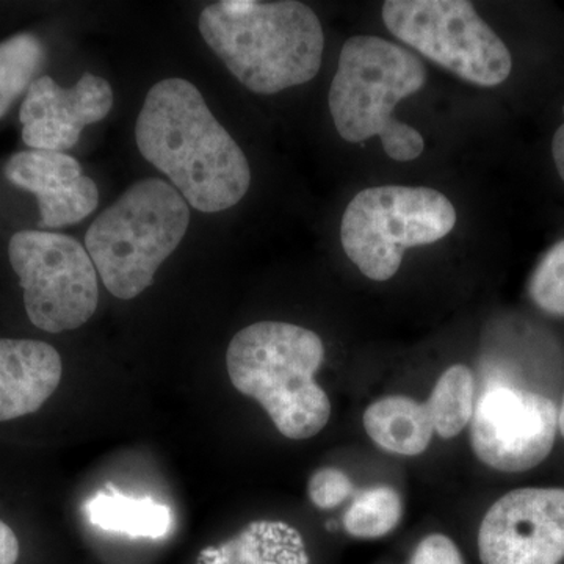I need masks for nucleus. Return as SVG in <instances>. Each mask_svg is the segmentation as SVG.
<instances>
[{"instance_id": "f257e3e1", "label": "nucleus", "mask_w": 564, "mask_h": 564, "mask_svg": "<svg viewBox=\"0 0 564 564\" xmlns=\"http://www.w3.org/2000/svg\"><path fill=\"white\" fill-rule=\"evenodd\" d=\"M135 140L141 155L166 174L195 209H231L250 191L247 155L192 82L165 79L148 91Z\"/></svg>"}, {"instance_id": "f03ea898", "label": "nucleus", "mask_w": 564, "mask_h": 564, "mask_svg": "<svg viewBox=\"0 0 564 564\" xmlns=\"http://www.w3.org/2000/svg\"><path fill=\"white\" fill-rule=\"evenodd\" d=\"M198 25L232 76L258 95L299 87L321 70L325 35L302 2L223 0L202 11Z\"/></svg>"}, {"instance_id": "7ed1b4c3", "label": "nucleus", "mask_w": 564, "mask_h": 564, "mask_svg": "<svg viewBox=\"0 0 564 564\" xmlns=\"http://www.w3.org/2000/svg\"><path fill=\"white\" fill-rule=\"evenodd\" d=\"M325 359L321 337L285 322H258L234 336L226 367L237 391L262 404L289 440H310L332 417L328 395L315 381Z\"/></svg>"}, {"instance_id": "20e7f679", "label": "nucleus", "mask_w": 564, "mask_h": 564, "mask_svg": "<svg viewBox=\"0 0 564 564\" xmlns=\"http://www.w3.org/2000/svg\"><path fill=\"white\" fill-rule=\"evenodd\" d=\"M425 84V66L413 52L380 36H351L340 51L329 88V111L337 132L350 143L378 135L393 161H414L425 150V140L397 120L393 109Z\"/></svg>"}, {"instance_id": "39448f33", "label": "nucleus", "mask_w": 564, "mask_h": 564, "mask_svg": "<svg viewBox=\"0 0 564 564\" xmlns=\"http://www.w3.org/2000/svg\"><path fill=\"white\" fill-rule=\"evenodd\" d=\"M191 225V207L173 185L137 182L91 223L87 252L104 285L120 300L147 291Z\"/></svg>"}, {"instance_id": "423d86ee", "label": "nucleus", "mask_w": 564, "mask_h": 564, "mask_svg": "<svg viewBox=\"0 0 564 564\" xmlns=\"http://www.w3.org/2000/svg\"><path fill=\"white\" fill-rule=\"evenodd\" d=\"M456 225L454 204L429 187L381 185L359 192L340 223L345 254L364 276L391 280L406 248L444 239Z\"/></svg>"}, {"instance_id": "0eeeda50", "label": "nucleus", "mask_w": 564, "mask_h": 564, "mask_svg": "<svg viewBox=\"0 0 564 564\" xmlns=\"http://www.w3.org/2000/svg\"><path fill=\"white\" fill-rule=\"evenodd\" d=\"M386 28L423 57L478 87L510 77L513 58L467 0H388Z\"/></svg>"}, {"instance_id": "6e6552de", "label": "nucleus", "mask_w": 564, "mask_h": 564, "mask_svg": "<svg viewBox=\"0 0 564 564\" xmlns=\"http://www.w3.org/2000/svg\"><path fill=\"white\" fill-rule=\"evenodd\" d=\"M9 258L36 328L57 334L85 325L98 310V272L84 245L66 234L21 231Z\"/></svg>"}, {"instance_id": "1a4fd4ad", "label": "nucleus", "mask_w": 564, "mask_h": 564, "mask_svg": "<svg viewBox=\"0 0 564 564\" xmlns=\"http://www.w3.org/2000/svg\"><path fill=\"white\" fill-rule=\"evenodd\" d=\"M558 408L547 397L492 384L475 404L470 421L474 454L500 473H525L554 448Z\"/></svg>"}, {"instance_id": "9d476101", "label": "nucleus", "mask_w": 564, "mask_h": 564, "mask_svg": "<svg viewBox=\"0 0 564 564\" xmlns=\"http://www.w3.org/2000/svg\"><path fill=\"white\" fill-rule=\"evenodd\" d=\"M484 564H560L564 560V489L522 488L489 508L478 532Z\"/></svg>"}, {"instance_id": "9b49d317", "label": "nucleus", "mask_w": 564, "mask_h": 564, "mask_svg": "<svg viewBox=\"0 0 564 564\" xmlns=\"http://www.w3.org/2000/svg\"><path fill=\"white\" fill-rule=\"evenodd\" d=\"M113 107L109 82L84 73L73 88L43 76L29 88L20 110L22 140L32 150L63 152L76 147L87 126L104 120Z\"/></svg>"}, {"instance_id": "f8f14e48", "label": "nucleus", "mask_w": 564, "mask_h": 564, "mask_svg": "<svg viewBox=\"0 0 564 564\" xmlns=\"http://www.w3.org/2000/svg\"><path fill=\"white\" fill-rule=\"evenodd\" d=\"M7 180L39 199L41 228L76 225L95 212L99 192L80 163L55 151H22L7 162Z\"/></svg>"}, {"instance_id": "ddd939ff", "label": "nucleus", "mask_w": 564, "mask_h": 564, "mask_svg": "<svg viewBox=\"0 0 564 564\" xmlns=\"http://www.w3.org/2000/svg\"><path fill=\"white\" fill-rule=\"evenodd\" d=\"M61 355L41 340L0 339V422L36 413L57 391Z\"/></svg>"}, {"instance_id": "4468645a", "label": "nucleus", "mask_w": 564, "mask_h": 564, "mask_svg": "<svg viewBox=\"0 0 564 564\" xmlns=\"http://www.w3.org/2000/svg\"><path fill=\"white\" fill-rule=\"evenodd\" d=\"M195 564H311L302 533L281 521H256L204 549Z\"/></svg>"}, {"instance_id": "2eb2a0df", "label": "nucleus", "mask_w": 564, "mask_h": 564, "mask_svg": "<svg viewBox=\"0 0 564 564\" xmlns=\"http://www.w3.org/2000/svg\"><path fill=\"white\" fill-rule=\"evenodd\" d=\"M362 421L370 440L391 454L417 456L432 443L434 429L429 408L410 397L378 400L367 408Z\"/></svg>"}, {"instance_id": "dca6fc26", "label": "nucleus", "mask_w": 564, "mask_h": 564, "mask_svg": "<svg viewBox=\"0 0 564 564\" xmlns=\"http://www.w3.org/2000/svg\"><path fill=\"white\" fill-rule=\"evenodd\" d=\"M85 513L93 525L132 538L159 540L173 529L172 510L166 505L150 497L124 496L111 488L91 497L85 503Z\"/></svg>"}, {"instance_id": "f3484780", "label": "nucleus", "mask_w": 564, "mask_h": 564, "mask_svg": "<svg viewBox=\"0 0 564 564\" xmlns=\"http://www.w3.org/2000/svg\"><path fill=\"white\" fill-rule=\"evenodd\" d=\"M425 404L432 417L434 433L440 434L443 440L458 436L474 417L473 370L463 364H456L445 370Z\"/></svg>"}, {"instance_id": "a211bd4d", "label": "nucleus", "mask_w": 564, "mask_h": 564, "mask_svg": "<svg viewBox=\"0 0 564 564\" xmlns=\"http://www.w3.org/2000/svg\"><path fill=\"white\" fill-rule=\"evenodd\" d=\"M43 62V43L33 33H18L0 43V118L29 91Z\"/></svg>"}, {"instance_id": "6ab92c4d", "label": "nucleus", "mask_w": 564, "mask_h": 564, "mask_svg": "<svg viewBox=\"0 0 564 564\" xmlns=\"http://www.w3.org/2000/svg\"><path fill=\"white\" fill-rule=\"evenodd\" d=\"M403 516L402 497L389 486L356 492L351 507L344 516L348 534L359 540H377L392 532Z\"/></svg>"}, {"instance_id": "aec40b11", "label": "nucleus", "mask_w": 564, "mask_h": 564, "mask_svg": "<svg viewBox=\"0 0 564 564\" xmlns=\"http://www.w3.org/2000/svg\"><path fill=\"white\" fill-rule=\"evenodd\" d=\"M530 296L544 313L564 317V240L545 252L529 284Z\"/></svg>"}, {"instance_id": "412c9836", "label": "nucleus", "mask_w": 564, "mask_h": 564, "mask_svg": "<svg viewBox=\"0 0 564 564\" xmlns=\"http://www.w3.org/2000/svg\"><path fill=\"white\" fill-rule=\"evenodd\" d=\"M307 491L315 507L321 510H332L355 494V486L343 470L336 467H323L311 477Z\"/></svg>"}, {"instance_id": "4be33fe9", "label": "nucleus", "mask_w": 564, "mask_h": 564, "mask_svg": "<svg viewBox=\"0 0 564 564\" xmlns=\"http://www.w3.org/2000/svg\"><path fill=\"white\" fill-rule=\"evenodd\" d=\"M411 564H464L462 552L445 534L423 538L415 547Z\"/></svg>"}, {"instance_id": "5701e85b", "label": "nucleus", "mask_w": 564, "mask_h": 564, "mask_svg": "<svg viewBox=\"0 0 564 564\" xmlns=\"http://www.w3.org/2000/svg\"><path fill=\"white\" fill-rule=\"evenodd\" d=\"M20 551L17 533L6 522L0 521V564H17Z\"/></svg>"}, {"instance_id": "b1692460", "label": "nucleus", "mask_w": 564, "mask_h": 564, "mask_svg": "<svg viewBox=\"0 0 564 564\" xmlns=\"http://www.w3.org/2000/svg\"><path fill=\"white\" fill-rule=\"evenodd\" d=\"M552 154H554V162L560 177L564 182V122L560 126L558 131L555 132L554 141H552Z\"/></svg>"}, {"instance_id": "393cba45", "label": "nucleus", "mask_w": 564, "mask_h": 564, "mask_svg": "<svg viewBox=\"0 0 564 564\" xmlns=\"http://www.w3.org/2000/svg\"><path fill=\"white\" fill-rule=\"evenodd\" d=\"M558 429H560V432H562V434L564 436V399H563L562 408H560V411H558Z\"/></svg>"}]
</instances>
